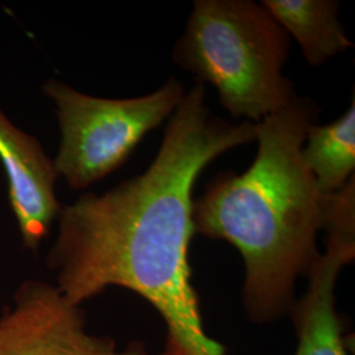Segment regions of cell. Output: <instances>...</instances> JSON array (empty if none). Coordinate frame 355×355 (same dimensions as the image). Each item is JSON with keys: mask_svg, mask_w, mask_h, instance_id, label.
<instances>
[{"mask_svg": "<svg viewBox=\"0 0 355 355\" xmlns=\"http://www.w3.org/2000/svg\"><path fill=\"white\" fill-rule=\"evenodd\" d=\"M255 140L257 123L215 116L196 82L170 116L161 148L142 174L61 208L48 254L55 287L76 305L108 287L127 288L165 322L159 355H227L204 327L192 283V191L214 159Z\"/></svg>", "mask_w": 355, "mask_h": 355, "instance_id": "1", "label": "cell"}, {"mask_svg": "<svg viewBox=\"0 0 355 355\" xmlns=\"http://www.w3.org/2000/svg\"><path fill=\"white\" fill-rule=\"evenodd\" d=\"M312 99L295 96L257 123L258 152L242 174L223 173L193 200L195 234L232 243L241 254L242 304L254 324L290 313L296 282L321 252L325 195L302 158L308 128L318 120Z\"/></svg>", "mask_w": 355, "mask_h": 355, "instance_id": "2", "label": "cell"}, {"mask_svg": "<svg viewBox=\"0 0 355 355\" xmlns=\"http://www.w3.org/2000/svg\"><path fill=\"white\" fill-rule=\"evenodd\" d=\"M291 37L252 0H195L173 62L217 89L233 119L259 123L297 95L283 76Z\"/></svg>", "mask_w": 355, "mask_h": 355, "instance_id": "3", "label": "cell"}, {"mask_svg": "<svg viewBox=\"0 0 355 355\" xmlns=\"http://www.w3.org/2000/svg\"><path fill=\"white\" fill-rule=\"evenodd\" d=\"M45 95L57 108L61 130L53 161L73 190L87 189L124 165L142 139L174 114L186 95L177 76L152 94L129 99H104L82 94L49 79Z\"/></svg>", "mask_w": 355, "mask_h": 355, "instance_id": "4", "label": "cell"}, {"mask_svg": "<svg viewBox=\"0 0 355 355\" xmlns=\"http://www.w3.org/2000/svg\"><path fill=\"white\" fill-rule=\"evenodd\" d=\"M0 355H153L141 341L120 346L87 330L80 305L46 283L26 282L0 318Z\"/></svg>", "mask_w": 355, "mask_h": 355, "instance_id": "5", "label": "cell"}, {"mask_svg": "<svg viewBox=\"0 0 355 355\" xmlns=\"http://www.w3.org/2000/svg\"><path fill=\"white\" fill-rule=\"evenodd\" d=\"M0 161L8 179V195L24 246L37 250L58 217V173L35 137L19 129L0 111Z\"/></svg>", "mask_w": 355, "mask_h": 355, "instance_id": "6", "label": "cell"}, {"mask_svg": "<svg viewBox=\"0 0 355 355\" xmlns=\"http://www.w3.org/2000/svg\"><path fill=\"white\" fill-rule=\"evenodd\" d=\"M325 243L308 274L306 291L288 313L297 340L295 355H349L336 308V284L343 267L354 262L355 236L328 233Z\"/></svg>", "mask_w": 355, "mask_h": 355, "instance_id": "7", "label": "cell"}, {"mask_svg": "<svg viewBox=\"0 0 355 355\" xmlns=\"http://www.w3.org/2000/svg\"><path fill=\"white\" fill-rule=\"evenodd\" d=\"M261 4L299 42L306 62L312 66H321L354 46L340 23L338 1L263 0Z\"/></svg>", "mask_w": 355, "mask_h": 355, "instance_id": "8", "label": "cell"}, {"mask_svg": "<svg viewBox=\"0 0 355 355\" xmlns=\"http://www.w3.org/2000/svg\"><path fill=\"white\" fill-rule=\"evenodd\" d=\"M302 158L322 193L341 190L354 177L355 99L333 123L308 128Z\"/></svg>", "mask_w": 355, "mask_h": 355, "instance_id": "9", "label": "cell"}]
</instances>
